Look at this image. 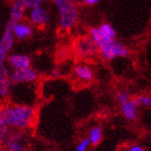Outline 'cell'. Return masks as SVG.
<instances>
[{
	"label": "cell",
	"mask_w": 151,
	"mask_h": 151,
	"mask_svg": "<svg viewBox=\"0 0 151 151\" xmlns=\"http://www.w3.org/2000/svg\"><path fill=\"white\" fill-rule=\"evenodd\" d=\"M12 25V22H7L5 31L1 36V39H0V52H2V54L6 55L11 52L15 44V40H16L13 34Z\"/></svg>",
	"instance_id": "12"
},
{
	"label": "cell",
	"mask_w": 151,
	"mask_h": 151,
	"mask_svg": "<svg viewBox=\"0 0 151 151\" xmlns=\"http://www.w3.org/2000/svg\"><path fill=\"white\" fill-rule=\"evenodd\" d=\"M58 14V26L64 32H69L79 19L78 5L73 0H52Z\"/></svg>",
	"instance_id": "2"
},
{
	"label": "cell",
	"mask_w": 151,
	"mask_h": 151,
	"mask_svg": "<svg viewBox=\"0 0 151 151\" xmlns=\"http://www.w3.org/2000/svg\"><path fill=\"white\" fill-rule=\"evenodd\" d=\"M88 138L90 142L91 146H98L102 141L103 138V133L102 128L100 125H94L89 129Z\"/></svg>",
	"instance_id": "15"
},
{
	"label": "cell",
	"mask_w": 151,
	"mask_h": 151,
	"mask_svg": "<svg viewBox=\"0 0 151 151\" xmlns=\"http://www.w3.org/2000/svg\"><path fill=\"white\" fill-rule=\"evenodd\" d=\"M137 99L140 104V106H145V107H150L151 108V96L140 95L137 98Z\"/></svg>",
	"instance_id": "21"
},
{
	"label": "cell",
	"mask_w": 151,
	"mask_h": 151,
	"mask_svg": "<svg viewBox=\"0 0 151 151\" xmlns=\"http://www.w3.org/2000/svg\"><path fill=\"white\" fill-rule=\"evenodd\" d=\"M97 46L99 55L105 61H112L119 57H126L130 52L126 45L117 39L101 42Z\"/></svg>",
	"instance_id": "3"
},
{
	"label": "cell",
	"mask_w": 151,
	"mask_h": 151,
	"mask_svg": "<svg viewBox=\"0 0 151 151\" xmlns=\"http://www.w3.org/2000/svg\"><path fill=\"white\" fill-rule=\"evenodd\" d=\"M90 146L91 145H90V142H89L88 138L85 137V138L81 139L78 143V145L76 146V151H88V149Z\"/></svg>",
	"instance_id": "20"
},
{
	"label": "cell",
	"mask_w": 151,
	"mask_h": 151,
	"mask_svg": "<svg viewBox=\"0 0 151 151\" xmlns=\"http://www.w3.org/2000/svg\"><path fill=\"white\" fill-rule=\"evenodd\" d=\"M0 151H9V150L3 146V147H0Z\"/></svg>",
	"instance_id": "27"
},
{
	"label": "cell",
	"mask_w": 151,
	"mask_h": 151,
	"mask_svg": "<svg viewBox=\"0 0 151 151\" xmlns=\"http://www.w3.org/2000/svg\"><path fill=\"white\" fill-rule=\"evenodd\" d=\"M24 130H11L2 145L9 151H27Z\"/></svg>",
	"instance_id": "7"
},
{
	"label": "cell",
	"mask_w": 151,
	"mask_h": 151,
	"mask_svg": "<svg viewBox=\"0 0 151 151\" xmlns=\"http://www.w3.org/2000/svg\"><path fill=\"white\" fill-rule=\"evenodd\" d=\"M88 36L98 45L103 42L116 40L117 32L110 22H103L99 26L90 27L88 32Z\"/></svg>",
	"instance_id": "4"
},
{
	"label": "cell",
	"mask_w": 151,
	"mask_h": 151,
	"mask_svg": "<svg viewBox=\"0 0 151 151\" xmlns=\"http://www.w3.org/2000/svg\"><path fill=\"white\" fill-rule=\"evenodd\" d=\"M13 85L14 84L10 81V79L0 82V97L5 98L6 96H9L13 88Z\"/></svg>",
	"instance_id": "17"
},
{
	"label": "cell",
	"mask_w": 151,
	"mask_h": 151,
	"mask_svg": "<svg viewBox=\"0 0 151 151\" xmlns=\"http://www.w3.org/2000/svg\"><path fill=\"white\" fill-rule=\"evenodd\" d=\"M0 109L7 124L13 130L26 131L32 125L36 117V110L29 105H7Z\"/></svg>",
	"instance_id": "1"
},
{
	"label": "cell",
	"mask_w": 151,
	"mask_h": 151,
	"mask_svg": "<svg viewBox=\"0 0 151 151\" xmlns=\"http://www.w3.org/2000/svg\"><path fill=\"white\" fill-rule=\"evenodd\" d=\"M123 151H145V149L142 146H140L138 144H134V145L128 146Z\"/></svg>",
	"instance_id": "22"
},
{
	"label": "cell",
	"mask_w": 151,
	"mask_h": 151,
	"mask_svg": "<svg viewBox=\"0 0 151 151\" xmlns=\"http://www.w3.org/2000/svg\"><path fill=\"white\" fill-rule=\"evenodd\" d=\"M74 52L79 58L91 59L99 55V51L96 43L87 36H80L74 42Z\"/></svg>",
	"instance_id": "5"
},
{
	"label": "cell",
	"mask_w": 151,
	"mask_h": 151,
	"mask_svg": "<svg viewBox=\"0 0 151 151\" xmlns=\"http://www.w3.org/2000/svg\"><path fill=\"white\" fill-rule=\"evenodd\" d=\"M27 9L19 0H13L10 5L9 10V20L12 23H17L19 21L23 20L25 18Z\"/></svg>",
	"instance_id": "14"
},
{
	"label": "cell",
	"mask_w": 151,
	"mask_h": 151,
	"mask_svg": "<svg viewBox=\"0 0 151 151\" xmlns=\"http://www.w3.org/2000/svg\"><path fill=\"white\" fill-rule=\"evenodd\" d=\"M6 57H7V55L0 52V65H3V64L6 63Z\"/></svg>",
	"instance_id": "25"
},
{
	"label": "cell",
	"mask_w": 151,
	"mask_h": 151,
	"mask_svg": "<svg viewBox=\"0 0 151 151\" xmlns=\"http://www.w3.org/2000/svg\"><path fill=\"white\" fill-rule=\"evenodd\" d=\"M27 19L32 26L43 28L51 22V15L46 7L39 6L27 9Z\"/></svg>",
	"instance_id": "6"
},
{
	"label": "cell",
	"mask_w": 151,
	"mask_h": 151,
	"mask_svg": "<svg viewBox=\"0 0 151 151\" xmlns=\"http://www.w3.org/2000/svg\"><path fill=\"white\" fill-rule=\"evenodd\" d=\"M12 129L9 127V125L7 124L6 121L3 115V112L0 109V144H2L6 137L9 135V132Z\"/></svg>",
	"instance_id": "16"
},
{
	"label": "cell",
	"mask_w": 151,
	"mask_h": 151,
	"mask_svg": "<svg viewBox=\"0 0 151 151\" xmlns=\"http://www.w3.org/2000/svg\"><path fill=\"white\" fill-rule=\"evenodd\" d=\"M72 72L75 79L82 84L90 83L95 78V71L92 66L86 63H78L75 65Z\"/></svg>",
	"instance_id": "10"
},
{
	"label": "cell",
	"mask_w": 151,
	"mask_h": 151,
	"mask_svg": "<svg viewBox=\"0 0 151 151\" xmlns=\"http://www.w3.org/2000/svg\"><path fill=\"white\" fill-rule=\"evenodd\" d=\"M11 68L6 63L0 65V82L9 80L11 74Z\"/></svg>",
	"instance_id": "19"
},
{
	"label": "cell",
	"mask_w": 151,
	"mask_h": 151,
	"mask_svg": "<svg viewBox=\"0 0 151 151\" xmlns=\"http://www.w3.org/2000/svg\"><path fill=\"white\" fill-rule=\"evenodd\" d=\"M101 1V0H85L84 5L87 6H93L98 5Z\"/></svg>",
	"instance_id": "23"
},
{
	"label": "cell",
	"mask_w": 151,
	"mask_h": 151,
	"mask_svg": "<svg viewBox=\"0 0 151 151\" xmlns=\"http://www.w3.org/2000/svg\"><path fill=\"white\" fill-rule=\"evenodd\" d=\"M73 1L78 5H84L85 0H73Z\"/></svg>",
	"instance_id": "26"
},
{
	"label": "cell",
	"mask_w": 151,
	"mask_h": 151,
	"mask_svg": "<svg viewBox=\"0 0 151 151\" xmlns=\"http://www.w3.org/2000/svg\"><path fill=\"white\" fill-rule=\"evenodd\" d=\"M19 1L23 4L26 9H29L35 6H42L43 4L51 1V0H19Z\"/></svg>",
	"instance_id": "18"
},
{
	"label": "cell",
	"mask_w": 151,
	"mask_h": 151,
	"mask_svg": "<svg viewBox=\"0 0 151 151\" xmlns=\"http://www.w3.org/2000/svg\"><path fill=\"white\" fill-rule=\"evenodd\" d=\"M119 105L121 108V112H122L124 119L129 121V122H134L137 120L140 107L137 99H134L131 97L126 101L120 102Z\"/></svg>",
	"instance_id": "11"
},
{
	"label": "cell",
	"mask_w": 151,
	"mask_h": 151,
	"mask_svg": "<svg viewBox=\"0 0 151 151\" xmlns=\"http://www.w3.org/2000/svg\"><path fill=\"white\" fill-rule=\"evenodd\" d=\"M39 78L38 73L32 67H29L25 69L12 70L10 74V81L13 84H27V83H33Z\"/></svg>",
	"instance_id": "8"
},
{
	"label": "cell",
	"mask_w": 151,
	"mask_h": 151,
	"mask_svg": "<svg viewBox=\"0 0 151 151\" xmlns=\"http://www.w3.org/2000/svg\"><path fill=\"white\" fill-rule=\"evenodd\" d=\"M12 31L15 39L19 41H25L32 36L33 26L29 21L21 20L17 23H13Z\"/></svg>",
	"instance_id": "13"
},
{
	"label": "cell",
	"mask_w": 151,
	"mask_h": 151,
	"mask_svg": "<svg viewBox=\"0 0 151 151\" xmlns=\"http://www.w3.org/2000/svg\"><path fill=\"white\" fill-rule=\"evenodd\" d=\"M6 64L11 70H19L32 67V59L29 55L20 52H10L7 55Z\"/></svg>",
	"instance_id": "9"
},
{
	"label": "cell",
	"mask_w": 151,
	"mask_h": 151,
	"mask_svg": "<svg viewBox=\"0 0 151 151\" xmlns=\"http://www.w3.org/2000/svg\"><path fill=\"white\" fill-rule=\"evenodd\" d=\"M51 76L52 78H59L61 76V70L59 68H54L51 72Z\"/></svg>",
	"instance_id": "24"
}]
</instances>
